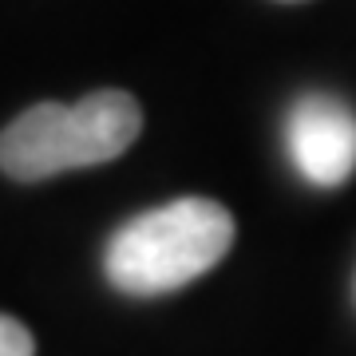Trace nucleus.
<instances>
[{
  "label": "nucleus",
  "mask_w": 356,
  "mask_h": 356,
  "mask_svg": "<svg viewBox=\"0 0 356 356\" xmlns=\"http://www.w3.org/2000/svg\"><path fill=\"white\" fill-rule=\"evenodd\" d=\"M234 245V218L214 198H178L115 229L103 269L119 293L159 297L214 269Z\"/></svg>",
  "instance_id": "1"
},
{
  "label": "nucleus",
  "mask_w": 356,
  "mask_h": 356,
  "mask_svg": "<svg viewBox=\"0 0 356 356\" xmlns=\"http://www.w3.org/2000/svg\"><path fill=\"white\" fill-rule=\"evenodd\" d=\"M0 356H36L32 332L13 317H0Z\"/></svg>",
  "instance_id": "4"
},
{
  "label": "nucleus",
  "mask_w": 356,
  "mask_h": 356,
  "mask_svg": "<svg viewBox=\"0 0 356 356\" xmlns=\"http://www.w3.org/2000/svg\"><path fill=\"white\" fill-rule=\"evenodd\" d=\"M143 107L127 91H91L79 103H36L0 131V170L16 182L111 163L139 139Z\"/></svg>",
  "instance_id": "2"
},
{
  "label": "nucleus",
  "mask_w": 356,
  "mask_h": 356,
  "mask_svg": "<svg viewBox=\"0 0 356 356\" xmlns=\"http://www.w3.org/2000/svg\"><path fill=\"white\" fill-rule=\"evenodd\" d=\"M285 147L313 186H341L356 170V111L329 91H309L289 107Z\"/></svg>",
  "instance_id": "3"
}]
</instances>
